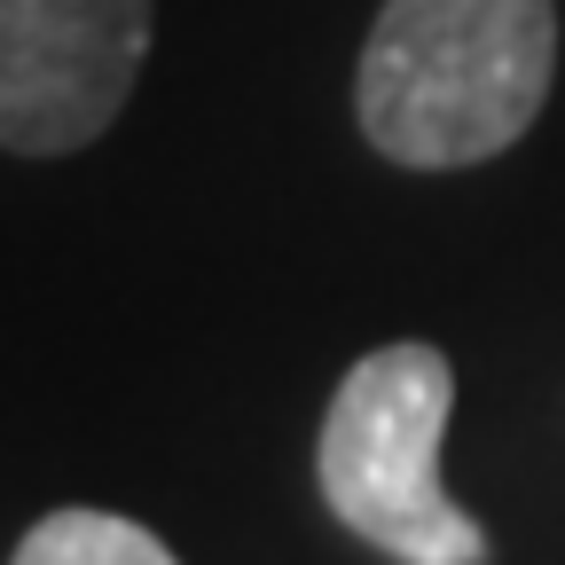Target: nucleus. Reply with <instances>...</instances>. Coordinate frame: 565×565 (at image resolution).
Instances as JSON below:
<instances>
[{"label":"nucleus","instance_id":"f257e3e1","mask_svg":"<svg viewBox=\"0 0 565 565\" xmlns=\"http://www.w3.org/2000/svg\"><path fill=\"white\" fill-rule=\"evenodd\" d=\"M557 79V0H385L353 118L370 150L408 173H456L503 158L542 118Z\"/></svg>","mask_w":565,"mask_h":565},{"label":"nucleus","instance_id":"f03ea898","mask_svg":"<svg viewBox=\"0 0 565 565\" xmlns=\"http://www.w3.org/2000/svg\"><path fill=\"white\" fill-rule=\"evenodd\" d=\"M448 408H456V370L440 345L393 338L362 353L330 408H322V440H315V487L345 534H362L370 550L424 565H479L487 534L479 519L440 487V440H448Z\"/></svg>","mask_w":565,"mask_h":565},{"label":"nucleus","instance_id":"7ed1b4c3","mask_svg":"<svg viewBox=\"0 0 565 565\" xmlns=\"http://www.w3.org/2000/svg\"><path fill=\"white\" fill-rule=\"evenodd\" d=\"M158 0H0V150L71 158L141 79Z\"/></svg>","mask_w":565,"mask_h":565},{"label":"nucleus","instance_id":"20e7f679","mask_svg":"<svg viewBox=\"0 0 565 565\" xmlns=\"http://www.w3.org/2000/svg\"><path fill=\"white\" fill-rule=\"evenodd\" d=\"M9 565H181L141 519H118V511H47Z\"/></svg>","mask_w":565,"mask_h":565},{"label":"nucleus","instance_id":"39448f33","mask_svg":"<svg viewBox=\"0 0 565 565\" xmlns=\"http://www.w3.org/2000/svg\"><path fill=\"white\" fill-rule=\"evenodd\" d=\"M424 565H448V557H424Z\"/></svg>","mask_w":565,"mask_h":565}]
</instances>
